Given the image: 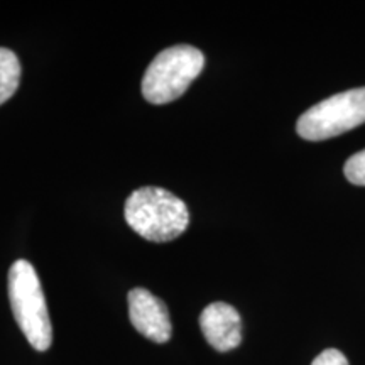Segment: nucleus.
Listing matches in <instances>:
<instances>
[{
	"label": "nucleus",
	"instance_id": "f257e3e1",
	"mask_svg": "<svg viewBox=\"0 0 365 365\" xmlns=\"http://www.w3.org/2000/svg\"><path fill=\"white\" fill-rule=\"evenodd\" d=\"M125 222L135 234L150 242H171L185 234L188 208L171 191L158 186L135 190L125 202Z\"/></svg>",
	"mask_w": 365,
	"mask_h": 365
},
{
	"label": "nucleus",
	"instance_id": "f03ea898",
	"mask_svg": "<svg viewBox=\"0 0 365 365\" xmlns=\"http://www.w3.org/2000/svg\"><path fill=\"white\" fill-rule=\"evenodd\" d=\"M9 299L21 331L38 352L53 344V327L39 276L33 264L19 259L9 271Z\"/></svg>",
	"mask_w": 365,
	"mask_h": 365
},
{
	"label": "nucleus",
	"instance_id": "7ed1b4c3",
	"mask_svg": "<svg viewBox=\"0 0 365 365\" xmlns=\"http://www.w3.org/2000/svg\"><path fill=\"white\" fill-rule=\"evenodd\" d=\"M205 68L198 48L178 44L166 48L150 61L143 78V95L149 103L164 105L180 98Z\"/></svg>",
	"mask_w": 365,
	"mask_h": 365
},
{
	"label": "nucleus",
	"instance_id": "20e7f679",
	"mask_svg": "<svg viewBox=\"0 0 365 365\" xmlns=\"http://www.w3.org/2000/svg\"><path fill=\"white\" fill-rule=\"evenodd\" d=\"M365 122V86L333 95L298 118L296 130L307 140H325Z\"/></svg>",
	"mask_w": 365,
	"mask_h": 365
},
{
	"label": "nucleus",
	"instance_id": "39448f33",
	"mask_svg": "<svg viewBox=\"0 0 365 365\" xmlns=\"http://www.w3.org/2000/svg\"><path fill=\"white\" fill-rule=\"evenodd\" d=\"M130 323L140 335L156 344H166L173 335V325L166 304L144 287H135L129 296Z\"/></svg>",
	"mask_w": 365,
	"mask_h": 365
},
{
	"label": "nucleus",
	"instance_id": "423d86ee",
	"mask_svg": "<svg viewBox=\"0 0 365 365\" xmlns=\"http://www.w3.org/2000/svg\"><path fill=\"white\" fill-rule=\"evenodd\" d=\"M205 339L218 352H228L240 345L242 319L239 312L227 303H212L200 314Z\"/></svg>",
	"mask_w": 365,
	"mask_h": 365
},
{
	"label": "nucleus",
	"instance_id": "0eeeda50",
	"mask_svg": "<svg viewBox=\"0 0 365 365\" xmlns=\"http://www.w3.org/2000/svg\"><path fill=\"white\" fill-rule=\"evenodd\" d=\"M21 61L17 54L7 48H0V105L16 93L21 83Z\"/></svg>",
	"mask_w": 365,
	"mask_h": 365
},
{
	"label": "nucleus",
	"instance_id": "6e6552de",
	"mask_svg": "<svg viewBox=\"0 0 365 365\" xmlns=\"http://www.w3.org/2000/svg\"><path fill=\"white\" fill-rule=\"evenodd\" d=\"M344 173L352 185L365 186V149L346 159Z\"/></svg>",
	"mask_w": 365,
	"mask_h": 365
},
{
	"label": "nucleus",
	"instance_id": "1a4fd4ad",
	"mask_svg": "<svg viewBox=\"0 0 365 365\" xmlns=\"http://www.w3.org/2000/svg\"><path fill=\"white\" fill-rule=\"evenodd\" d=\"M312 365H349V360L345 359V355L336 349H328L323 350L317 359L313 360Z\"/></svg>",
	"mask_w": 365,
	"mask_h": 365
}]
</instances>
